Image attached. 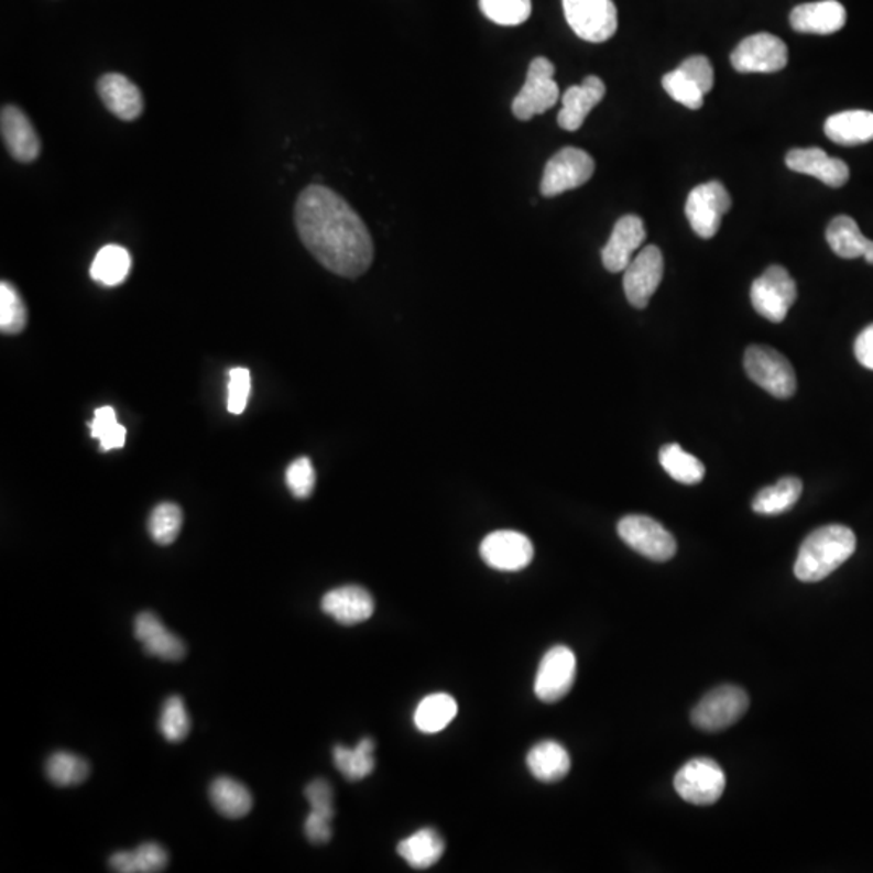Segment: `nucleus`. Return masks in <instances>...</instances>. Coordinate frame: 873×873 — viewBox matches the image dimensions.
Listing matches in <instances>:
<instances>
[{
	"label": "nucleus",
	"mask_w": 873,
	"mask_h": 873,
	"mask_svg": "<svg viewBox=\"0 0 873 873\" xmlns=\"http://www.w3.org/2000/svg\"><path fill=\"white\" fill-rule=\"evenodd\" d=\"M731 209V196L720 182H707L696 186L686 201V217L694 233L703 240L716 237L721 219Z\"/></svg>",
	"instance_id": "nucleus-12"
},
{
	"label": "nucleus",
	"mask_w": 873,
	"mask_h": 873,
	"mask_svg": "<svg viewBox=\"0 0 873 873\" xmlns=\"http://www.w3.org/2000/svg\"><path fill=\"white\" fill-rule=\"evenodd\" d=\"M251 393V374L248 369L234 368L229 372V399L227 408L231 414H241L247 410Z\"/></svg>",
	"instance_id": "nucleus-43"
},
{
	"label": "nucleus",
	"mask_w": 873,
	"mask_h": 873,
	"mask_svg": "<svg viewBox=\"0 0 873 873\" xmlns=\"http://www.w3.org/2000/svg\"><path fill=\"white\" fill-rule=\"evenodd\" d=\"M306 799L309 800L310 812L334 819V792L326 779L319 778L310 782L305 789Z\"/></svg>",
	"instance_id": "nucleus-45"
},
{
	"label": "nucleus",
	"mask_w": 873,
	"mask_h": 873,
	"mask_svg": "<svg viewBox=\"0 0 873 873\" xmlns=\"http://www.w3.org/2000/svg\"><path fill=\"white\" fill-rule=\"evenodd\" d=\"M28 309L19 290L12 283H0V330L2 334L17 335L25 330Z\"/></svg>",
	"instance_id": "nucleus-36"
},
{
	"label": "nucleus",
	"mask_w": 873,
	"mask_h": 873,
	"mask_svg": "<svg viewBox=\"0 0 873 873\" xmlns=\"http://www.w3.org/2000/svg\"><path fill=\"white\" fill-rule=\"evenodd\" d=\"M458 713V703L450 694L437 692L424 697L414 712V723L423 733L434 734L445 730Z\"/></svg>",
	"instance_id": "nucleus-30"
},
{
	"label": "nucleus",
	"mask_w": 873,
	"mask_h": 873,
	"mask_svg": "<svg viewBox=\"0 0 873 873\" xmlns=\"http://www.w3.org/2000/svg\"><path fill=\"white\" fill-rule=\"evenodd\" d=\"M183 526V512L175 503L164 502L155 506L148 521V531L155 544L171 545L177 541Z\"/></svg>",
	"instance_id": "nucleus-37"
},
{
	"label": "nucleus",
	"mask_w": 873,
	"mask_h": 873,
	"mask_svg": "<svg viewBox=\"0 0 873 873\" xmlns=\"http://www.w3.org/2000/svg\"><path fill=\"white\" fill-rule=\"evenodd\" d=\"M825 134L841 146H859L873 141V112L847 110L834 113L825 122Z\"/></svg>",
	"instance_id": "nucleus-24"
},
{
	"label": "nucleus",
	"mask_w": 873,
	"mask_h": 873,
	"mask_svg": "<svg viewBox=\"0 0 873 873\" xmlns=\"http://www.w3.org/2000/svg\"><path fill=\"white\" fill-rule=\"evenodd\" d=\"M46 775L55 786L70 788L86 782L89 776V764L79 755L58 751L47 759Z\"/></svg>",
	"instance_id": "nucleus-35"
},
{
	"label": "nucleus",
	"mask_w": 873,
	"mask_h": 873,
	"mask_svg": "<svg viewBox=\"0 0 873 873\" xmlns=\"http://www.w3.org/2000/svg\"><path fill=\"white\" fill-rule=\"evenodd\" d=\"M854 353L864 368L873 371V324L859 334L854 345Z\"/></svg>",
	"instance_id": "nucleus-47"
},
{
	"label": "nucleus",
	"mask_w": 873,
	"mask_h": 873,
	"mask_svg": "<svg viewBox=\"0 0 873 873\" xmlns=\"http://www.w3.org/2000/svg\"><path fill=\"white\" fill-rule=\"evenodd\" d=\"M786 165L793 172L816 177L817 181L831 186V188H841L849 181L847 162L831 157L820 148L789 151L786 155Z\"/></svg>",
	"instance_id": "nucleus-18"
},
{
	"label": "nucleus",
	"mask_w": 873,
	"mask_h": 873,
	"mask_svg": "<svg viewBox=\"0 0 873 873\" xmlns=\"http://www.w3.org/2000/svg\"><path fill=\"white\" fill-rule=\"evenodd\" d=\"M575 652L566 645H555L541 661L537 669L534 692L542 702L554 703L564 699L571 691L576 679Z\"/></svg>",
	"instance_id": "nucleus-13"
},
{
	"label": "nucleus",
	"mask_w": 873,
	"mask_h": 873,
	"mask_svg": "<svg viewBox=\"0 0 873 873\" xmlns=\"http://www.w3.org/2000/svg\"><path fill=\"white\" fill-rule=\"evenodd\" d=\"M744 369L752 382L776 399H789L796 393L797 381L792 362L771 347H749L744 354Z\"/></svg>",
	"instance_id": "nucleus-3"
},
{
	"label": "nucleus",
	"mask_w": 873,
	"mask_h": 873,
	"mask_svg": "<svg viewBox=\"0 0 873 873\" xmlns=\"http://www.w3.org/2000/svg\"><path fill=\"white\" fill-rule=\"evenodd\" d=\"M286 485L296 499H308L316 488V471L309 458H298L286 468Z\"/></svg>",
	"instance_id": "nucleus-42"
},
{
	"label": "nucleus",
	"mask_w": 873,
	"mask_h": 873,
	"mask_svg": "<svg viewBox=\"0 0 873 873\" xmlns=\"http://www.w3.org/2000/svg\"><path fill=\"white\" fill-rule=\"evenodd\" d=\"M375 743L372 738H364L354 747H347V745H335L334 747V762L337 771L350 779V782H360L365 776L374 772Z\"/></svg>",
	"instance_id": "nucleus-32"
},
{
	"label": "nucleus",
	"mask_w": 873,
	"mask_h": 873,
	"mask_svg": "<svg viewBox=\"0 0 873 873\" xmlns=\"http://www.w3.org/2000/svg\"><path fill=\"white\" fill-rule=\"evenodd\" d=\"M605 92V83L593 75L585 78L581 85L566 89L561 98L564 107L558 112V126L566 131L581 129L582 123L586 122L593 107L602 101Z\"/></svg>",
	"instance_id": "nucleus-22"
},
{
	"label": "nucleus",
	"mask_w": 873,
	"mask_h": 873,
	"mask_svg": "<svg viewBox=\"0 0 873 873\" xmlns=\"http://www.w3.org/2000/svg\"><path fill=\"white\" fill-rule=\"evenodd\" d=\"M827 241L837 257L843 259L864 258L872 240L865 238L858 222L849 216H838L827 229Z\"/></svg>",
	"instance_id": "nucleus-29"
},
{
	"label": "nucleus",
	"mask_w": 873,
	"mask_h": 873,
	"mask_svg": "<svg viewBox=\"0 0 873 873\" xmlns=\"http://www.w3.org/2000/svg\"><path fill=\"white\" fill-rule=\"evenodd\" d=\"M481 557L499 571H520L533 561V542L516 531H495L482 541Z\"/></svg>",
	"instance_id": "nucleus-15"
},
{
	"label": "nucleus",
	"mask_w": 873,
	"mask_h": 873,
	"mask_svg": "<svg viewBox=\"0 0 873 873\" xmlns=\"http://www.w3.org/2000/svg\"><path fill=\"white\" fill-rule=\"evenodd\" d=\"M209 796L217 812L222 814L227 819H241L253 809V795L250 789L230 776H219L214 779Z\"/></svg>",
	"instance_id": "nucleus-26"
},
{
	"label": "nucleus",
	"mask_w": 873,
	"mask_h": 873,
	"mask_svg": "<svg viewBox=\"0 0 873 873\" xmlns=\"http://www.w3.org/2000/svg\"><path fill=\"white\" fill-rule=\"evenodd\" d=\"M678 68L702 89L703 95L712 91L716 75H713V67L709 58L703 55H692V57L686 58Z\"/></svg>",
	"instance_id": "nucleus-44"
},
{
	"label": "nucleus",
	"mask_w": 873,
	"mask_h": 873,
	"mask_svg": "<svg viewBox=\"0 0 873 873\" xmlns=\"http://www.w3.org/2000/svg\"><path fill=\"white\" fill-rule=\"evenodd\" d=\"M855 545V534L843 524H828L812 531L800 544L796 578L803 582L822 581L854 555Z\"/></svg>",
	"instance_id": "nucleus-2"
},
{
	"label": "nucleus",
	"mask_w": 873,
	"mask_h": 873,
	"mask_svg": "<svg viewBox=\"0 0 873 873\" xmlns=\"http://www.w3.org/2000/svg\"><path fill=\"white\" fill-rule=\"evenodd\" d=\"M665 91L668 92L669 98L675 99L676 102L683 103L688 109L697 110L703 106V91L691 81L679 68L669 72L662 79Z\"/></svg>",
	"instance_id": "nucleus-41"
},
{
	"label": "nucleus",
	"mask_w": 873,
	"mask_h": 873,
	"mask_svg": "<svg viewBox=\"0 0 873 873\" xmlns=\"http://www.w3.org/2000/svg\"><path fill=\"white\" fill-rule=\"evenodd\" d=\"M332 819L320 816V814L309 812L305 822V833L310 843L324 844L332 838Z\"/></svg>",
	"instance_id": "nucleus-46"
},
{
	"label": "nucleus",
	"mask_w": 873,
	"mask_h": 873,
	"mask_svg": "<svg viewBox=\"0 0 873 873\" xmlns=\"http://www.w3.org/2000/svg\"><path fill=\"white\" fill-rule=\"evenodd\" d=\"M788 47L771 33L745 37L731 54V65L741 74H775L788 65Z\"/></svg>",
	"instance_id": "nucleus-11"
},
{
	"label": "nucleus",
	"mask_w": 873,
	"mask_h": 873,
	"mask_svg": "<svg viewBox=\"0 0 873 873\" xmlns=\"http://www.w3.org/2000/svg\"><path fill=\"white\" fill-rule=\"evenodd\" d=\"M797 286L795 279L782 265H771L751 288L754 309L771 323H782L795 305Z\"/></svg>",
	"instance_id": "nucleus-7"
},
{
	"label": "nucleus",
	"mask_w": 873,
	"mask_h": 873,
	"mask_svg": "<svg viewBox=\"0 0 873 873\" xmlns=\"http://www.w3.org/2000/svg\"><path fill=\"white\" fill-rule=\"evenodd\" d=\"M295 222L303 244L334 274L354 279L371 268L374 244L357 210L323 185L299 195Z\"/></svg>",
	"instance_id": "nucleus-1"
},
{
	"label": "nucleus",
	"mask_w": 873,
	"mask_h": 873,
	"mask_svg": "<svg viewBox=\"0 0 873 873\" xmlns=\"http://www.w3.org/2000/svg\"><path fill=\"white\" fill-rule=\"evenodd\" d=\"M664 254L657 247H645L624 269L623 286L628 302L634 308H647L664 279Z\"/></svg>",
	"instance_id": "nucleus-14"
},
{
	"label": "nucleus",
	"mask_w": 873,
	"mask_h": 873,
	"mask_svg": "<svg viewBox=\"0 0 873 873\" xmlns=\"http://www.w3.org/2000/svg\"><path fill=\"white\" fill-rule=\"evenodd\" d=\"M134 637L143 644L144 652L151 657L167 662L182 661L186 645L177 634L168 631L161 618L153 612H143L134 620Z\"/></svg>",
	"instance_id": "nucleus-19"
},
{
	"label": "nucleus",
	"mask_w": 873,
	"mask_h": 873,
	"mask_svg": "<svg viewBox=\"0 0 873 873\" xmlns=\"http://www.w3.org/2000/svg\"><path fill=\"white\" fill-rule=\"evenodd\" d=\"M803 495V482L800 479L783 478L771 488L762 489L752 500V510L765 516H776L792 510L797 500Z\"/></svg>",
	"instance_id": "nucleus-31"
},
{
	"label": "nucleus",
	"mask_w": 873,
	"mask_h": 873,
	"mask_svg": "<svg viewBox=\"0 0 873 873\" xmlns=\"http://www.w3.org/2000/svg\"><path fill=\"white\" fill-rule=\"evenodd\" d=\"M396 851L413 869H429L444 855V838L434 828H421L412 837L405 838Z\"/></svg>",
	"instance_id": "nucleus-27"
},
{
	"label": "nucleus",
	"mask_w": 873,
	"mask_h": 873,
	"mask_svg": "<svg viewBox=\"0 0 873 873\" xmlns=\"http://www.w3.org/2000/svg\"><path fill=\"white\" fill-rule=\"evenodd\" d=\"M320 607L326 615L345 626L369 620L375 609L371 593L360 586H343L327 592Z\"/></svg>",
	"instance_id": "nucleus-20"
},
{
	"label": "nucleus",
	"mask_w": 873,
	"mask_h": 873,
	"mask_svg": "<svg viewBox=\"0 0 873 873\" xmlns=\"http://www.w3.org/2000/svg\"><path fill=\"white\" fill-rule=\"evenodd\" d=\"M527 768L534 778L544 783L564 779L571 768L568 751L557 741H541L527 754Z\"/></svg>",
	"instance_id": "nucleus-25"
},
{
	"label": "nucleus",
	"mask_w": 873,
	"mask_h": 873,
	"mask_svg": "<svg viewBox=\"0 0 873 873\" xmlns=\"http://www.w3.org/2000/svg\"><path fill=\"white\" fill-rule=\"evenodd\" d=\"M645 237H647V231H645L641 217L633 216V214L621 217L602 250V262L607 271L613 272V274L624 272V269L633 261L634 253L644 243Z\"/></svg>",
	"instance_id": "nucleus-16"
},
{
	"label": "nucleus",
	"mask_w": 873,
	"mask_h": 873,
	"mask_svg": "<svg viewBox=\"0 0 873 873\" xmlns=\"http://www.w3.org/2000/svg\"><path fill=\"white\" fill-rule=\"evenodd\" d=\"M159 730L168 743H181L192 730L188 710L181 696H171L162 707Z\"/></svg>",
	"instance_id": "nucleus-38"
},
{
	"label": "nucleus",
	"mask_w": 873,
	"mask_h": 873,
	"mask_svg": "<svg viewBox=\"0 0 873 873\" xmlns=\"http://www.w3.org/2000/svg\"><path fill=\"white\" fill-rule=\"evenodd\" d=\"M482 13L502 26H516L526 22L533 12L531 0H479Z\"/></svg>",
	"instance_id": "nucleus-40"
},
{
	"label": "nucleus",
	"mask_w": 873,
	"mask_h": 873,
	"mask_svg": "<svg viewBox=\"0 0 873 873\" xmlns=\"http://www.w3.org/2000/svg\"><path fill=\"white\" fill-rule=\"evenodd\" d=\"M618 536L652 561L672 560L678 550L675 537L654 517L630 514L618 523Z\"/></svg>",
	"instance_id": "nucleus-8"
},
{
	"label": "nucleus",
	"mask_w": 873,
	"mask_h": 873,
	"mask_svg": "<svg viewBox=\"0 0 873 873\" xmlns=\"http://www.w3.org/2000/svg\"><path fill=\"white\" fill-rule=\"evenodd\" d=\"M131 269V258L126 248L119 244H107L91 264L92 281L102 283L106 286L120 285L126 281Z\"/></svg>",
	"instance_id": "nucleus-33"
},
{
	"label": "nucleus",
	"mask_w": 873,
	"mask_h": 873,
	"mask_svg": "<svg viewBox=\"0 0 873 873\" xmlns=\"http://www.w3.org/2000/svg\"><path fill=\"white\" fill-rule=\"evenodd\" d=\"M564 12L576 36L588 43H605L616 33L618 12L613 0H564Z\"/></svg>",
	"instance_id": "nucleus-9"
},
{
	"label": "nucleus",
	"mask_w": 873,
	"mask_h": 873,
	"mask_svg": "<svg viewBox=\"0 0 873 873\" xmlns=\"http://www.w3.org/2000/svg\"><path fill=\"white\" fill-rule=\"evenodd\" d=\"M98 92L107 110L120 120L131 122L143 113L144 101L140 88L123 75H103L98 81Z\"/></svg>",
	"instance_id": "nucleus-23"
},
{
	"label": "nucleus",
	"mask_w": 873,
	"mask_h": 873,
	"mask_svg": "<svg viewBox=\"0 0 873 873\" xmlns=\"http://www.w3.org/2000/svg\"><path fill=\"white\" fill-rule=\"evenodd\" d=\"M89 427H91V437L98 438L102 451L126 447L127 429L117 421L116 410L112 406L96 410L95 419L89 423Z\"/></svg>",
	"instance_id": "nucleus-39"
},
{
	"label": "nucleus",
	"mask_w": 873,
	"mask_h": 873,
	"mask_svg": "<svg viewBox=\"0 0 873 873\" xmlns=\"http://www.w3.org/2000/svg\"><path fill=\"white\" fill-rule=\"evenodd\" d=\"M555 65L548 58L536 57L531 62L527 78L512 103L514 117L527 122L533 117L547 112L560 98V89L554 79Z\"/></svg>",
	"instance_id": "nucleus-5"
},
{
	"label": "nucleus",
	"mask_w": 873,
	"mask_h": 873,
	"mask_svg": "<svg viewBox=\"0 0 873 873\" xmlns=\"http://www.w3.org/2000/svg\"><path fill=\"white\" fill-rule=\"evenodd\" d=\"M727 776L709 757L686 762L675 776V789L681 799L694 806H712L723 796Z\"/></svg>",
	"instance_id": "nucleus-6"
},
{
	"label": "nucleus",
	"mask_w": 873,
	"mask_h": 873,
	"mask_svg": "<svg viewBox=\"0 0 873 873\" xmlns=\"http://www.w3.org/2000/svg\"><path fill=\"white\" fill-rule=\"evenodd\" d=\"M0 130H2L3 143L15 161L23 164L36 161L41 153L40 137L22 109L15 106L3 107Z\"/></svg>",
	"instance_id": "nucleus-17"
},
{
	"label": "nucleus",
	"mask_w": 873,
	"mask_h": 873,
	"mask_svg": "<svg viewBox=\"0 0 873 873\" xmlns=\"http://www.w3.org/2000/svg\"><path fill=\"white\" fill-rule=\"evenodd\" d=\"M658 458H661L662 468L681 484H699L703 476H706V468H703L702 462L692 457L691 454H688V451L683 450L681 445H664L661 448Z\"/></svg>",
	"instance_id": "nucleus-34"
},
{
	"label": "nucleus",
	"mask_w": 873,
	"mask_h": 873,
	"mask_svg": "<svg viewBox=\"0 0 873 873\" xmlns=\"http://www.w3.org/2000/svg\"><path fill=\"white\" fill-rule=\"evenodd\" d=\"M167 864V851L157 843H144L133 851H119L109 859L110 869L120 873L162 872Z\"/></svg>",
	"instance_id": "nucleus-28"
},
{
	"label": "nucleus",
	"mask_w": 873,
	"mask_h": 873,
	"mask_svg": "<svg viewBox=\"0 0 873 873\" xmlns=\"http://www.w3.org/2000/svg\"><path fill=\"white\" fill-rule=\"evenodd\" d=\"M789 23L797 33L833 34L847 25V10L838 0L803 3L793 9Z\"/></svg>",
	"instance_id": "nucleus-21"
},
{
	"label": "nucleus",
	"mask_w": 873,
	"mask_h": 873,
	"mask_svg": "<svg viewBox=\"0 0 873 873\" xmlns=\"http://www.w3.org/2000/svg\"><path fill=\"white\" fill-rule=\"evenodd\" d=\"M749 696L740 686L723 685L712 689L694 707L692 724L707 733H719L743 719Z\"/></svg>",
	"instance_id": "nucleus-4"
},
{
	"label": "nucleus",
	"mask_w": 873,
	"mask_h": 873,
	"mask_svg": "<svg viewBox=\"0 0 873 873\" xmlns=\"http://www.w3.org/2000/svg\"><path fill=\"white\" fill-rule=\"evenodd\" d=\"M596 162L591 154L579 148H564L558 151L544 168L541 193L545 198H554L569 189L579 188L591 181Z\"/></svg>",
	"instance_id": "nucleus-10"
},
{
	"label": "nucleus",
	"mask_w": 873,
	"mask_h": 873,
	"mask_svg": "<svg viewBox=\"0 0 873 873\" xmlns=\"http://www.w3.org/2000/svg\"><path fill=\"white\" fill-rule=\"evenodd\" d=\"M864 259L865 261L869 262V264H873V241L871 243V247H869L867 253H865Z\"/></svg>",
	"instance_id": "nucleus-48"
}]
</instances>
